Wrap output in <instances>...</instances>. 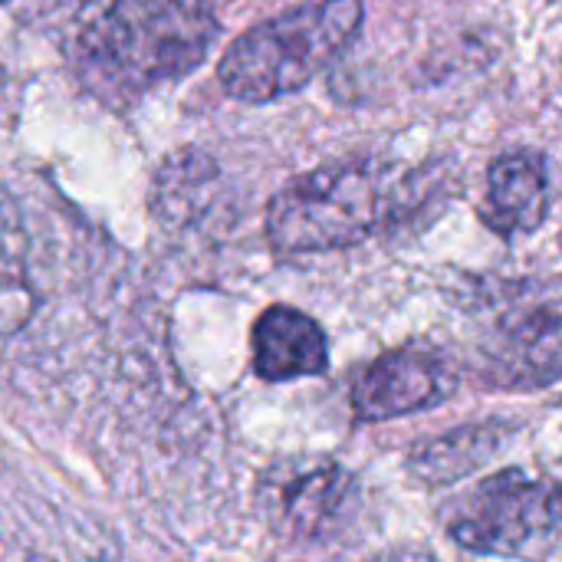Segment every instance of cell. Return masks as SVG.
<instances>
[{"mask_svg": "<svg viewBox=\"0 0 562 562\" xmlns=\"http://www.w3.org/2000/svg\"><path fill=\"white\" fill-rule=\"evenodd\" d=\"M33 313L26 280V231L16 201L0 184V333L20 329Z\"/></svg>", "mask_w": 562, "mask_h": 562, "instance_id": "obj_11", "label": "cell"}, {"mask_svg": "<svg viewBox=\"0 0 562 562\" xmlns=\"http://www.w3.org/2000/svg\"><path fill=\"white\" fill-rule=\"evenodd\" d=\"M448 537L481 557H547L562 550V484L504 471L448 504Z\"/></svg>", "mask_w": 562, "mask_h": 562, "instance_id": "obj_4", "label": "cell"}, {"mask_svg": "<svg viewBox=\"0 0 562 562\" xmlns=\"http://www.w3.org/2000/svg\"><path fill=\"white\" fill-rule=\"evenodd\" d=\"M214 36L207 0H105L76 33V69L102 99L125 102L188 76Z\"/></svg>", "mask_w": 562, "mask_h": 562, "instance_id": "obj_1", "label": "cell"}, {"mask_svg": "<svg viewBox=\"0 0 562 562\" xmlns=\"http://www.w3.org/2000/svg\"><path fill=\"white\" fill-rule=\"evenodd\" d=\"M550 204L547 161L533 151H510L491 165L481 217L501 237H520L540 227Z\"/></svg>", "mask_w": 562, "mask_h": 562, "instance_id": "obj_8", "label": "cell"}, {"mask_svg": "<svg viewBox=\"0 0 562 562\" xmlns=\"http://www.w3.org/2000/svg\"><path fill=\"white\" fill-rule=\"evenodd\" d=\"M501 425H471L461 431H451L445 438L425 441L412 451V474L425 484H451L477 471L501 445H504Z\"/></svg>", "mask_w": 562, "mask_h": 562, "instance_id": "obj_10", "label": "cell"}, {"mask_svg": "<svg viewBox=\"0 0 562 562\" xmlns=\"http://www.w3.org/2000/svg\"><path fill=\"white\" fill-rule=\"evenodd\" d=\"M422 198L425 191L402 165L379 158L323 165L270 201L267 237L286 254L352 247L402 221Z\"/></svg>", "mask_w": 562, "mask_h": 562, "instance_id": "obj_2", "label": "cell"}, {"mask_svg": "<svg viewBox=\"0 0 562 562\" xmlns=\"http://www.w3.org/2000/svg\"><path fill=\"white\" fill-rule=\"evenodd\" d=\"M329 366L326 336L300 310L270 306L254 326V372L263 382L323 375Z\"/></svg>", "mask_w": 562, "mask_h": 562, "instance_id": "obj_9", "label": "cell"}, {"mask_svg": "<svg viewBox=\"0 0 562 562\" xmlns=\"http://www.w3.org/2000/svg\"><path fill=\"white\" fill-rule=\"evenodd\" d=\"M362 16L359 0H319L263 20L231 43L217 79L240 102L290 95L352 46Z\"/></svg>", "mask_w": 562, "mask_h": 562, "instance_id": "obj_3", "label": "cell"}, {"mask_svg": "<svg viewBox=\"0 0 562 562\" xmlns=\"http://www.w3.org/2000/svg\"><path fill=\"white\" fill-rule=\"evenodd\" d=\"M270 527L286 540H333L356 510L352 474L329 458H306L277 468L263 484Z\"/></svg>", "mask_w": 562, "mask_h": 562, "instance_id": "obj_5", "label": "cell"}, {"mask_svg": "<svg viewBox=\"0 0 562 562\" xmlns=\"http://www.w3.org/2000/svg\"><path fill=\"white\" fill-rule=\"evenodd\" d=\"M484 375L501 389L562 382V296L524 300L501 313L481 342Z\"/></svg>", "mask_w": 562, "mask_h": 562, "instance_id": "obj_6", "label": "cell"}, {"mask_svg": "<svg viewBox=\"0 0 562 562\" xmlns=\"http://www.w3.org/2000/svg\"><path fill=\"white\" fill-rule=\"evenodd\" d=\"M461 385L458 366L431 346H408L375 359L352 389V408L362 422H389L435 408Z\"/></svg>", "mask_w": 562, "mask_h": 562, "instance_id": "obj_7", "label": "cell"}]
</instances>
